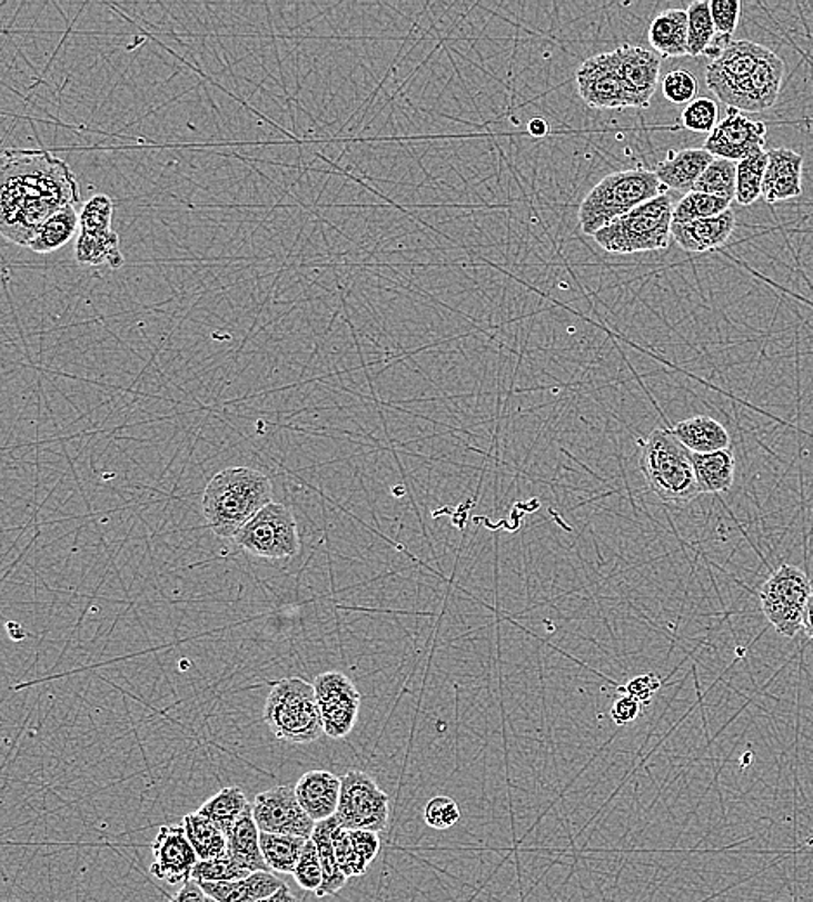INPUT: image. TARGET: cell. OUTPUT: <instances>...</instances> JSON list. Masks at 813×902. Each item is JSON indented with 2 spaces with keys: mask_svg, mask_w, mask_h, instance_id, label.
<instances>
[{
  "mask_svg": "<svg viewBox=\"0 0 813 902\" xmlns=\"http://www.w3.org/2000/svg\"><path fill=\"white\" fill-rule=\"evenodd\" d=\"M641 712L642 703L635 697L625 694V696H621L619 700L614 702L613 708H611V718H613L614 724L628 725L637 721Z\"/></svg>",
  "mask_w": 813,
  "mask_h": 902,
  "instance_id": "obj_47",
  "label": "cell"
},
{
  "mask_svg": "<svg viewBox=\"0 0 813 902\" xmlns=\"http://www.w3.org/2000/svg\"><path fill=\"white\" fill-rule=\"evenodd\" d=\"M309 839L278 833H260V851L272 873L294 875Z\"/></svg>",
  "mask_w": 813,
  "mask_h": 902,
  "instance_id": "obj_28",
  "label": "cell"
},
{
  "mask_svg": "<svg viewBox=\"0 0 813 902\" xmlns=\"http://www.w3.org/2000/svg\"><path fill=\"white\" fill-rule=\"evenodd\" d=\"M250 875L252 871L247 870L229 854L217 860L198 861L194 871L195 882H235Z\"/></svg>",
  "mask_w": 813,
  "mask_h": 902,
  "instance_id": "obj_38",
  "label": "cell"
},
{
  "mask_svg": "<svg viewBox=\"0 0 813 902\" xmlns=\"http://www.w3.org/2000/svg\"><path fill=\"white\" fill-rule=\"evenodd\" d=\"M694 191L723 198V200H735V191H737V162L725 160V158H715L712 166L704 170L700 181L696 182Z\"/></svg>",
  "mask_w": 813,
  "mask_h": 902,
  "instance_id": "obj_34",
  "label": "cell"
},
{
  "mask_svg": "<svg viewBox=\"0 0 813 902\" xmlns=\"http://www.w3.org/2000/svg\"><path fill=\"white\" fill-rule=\"evenodd\" d=\"M349 832L354 849L369 866V864L374 863L378 852H380V836H378V833L363 832V830H349Z\"/></svg>",
  "mask_w": 813,
  "mask_h": 902,
  "instance_id": "obj_46",
  "label": "cell"
},
{
  "mask_svg": "<svg viewBox=\"0 0 813 902\" xmlns=\"http://www.w3.org/2000/svg\"><path fill=\"white\" fill-rule=\"evenodd\" d=\"M673 209L672 197L661 195L617 217L616 221L595 232L594 240L605 252L623 256L664 250L672 238Z\"/></svg>",
  "mask_w": 813,
  "mask_h": 902,
  "instance_id": "obj_5",
  "label": "cell"
},
{
  "mask_svg": "<svg viewBox=\"0 0 813 902\" xmlns=\"http://www.w3.org/2000/svg\"><path fill=\"white\" fill-rule=\"evenodd\" d=\"M648 42L664 58L688 56V14L684 9H666L648 27Z\"/></svg>",
  "mask_w": 813,
  "mask_h": 902,
  "instance_id": "obj_24",
  "label": "cell"
},
{
  "mask_svg": "<svg viewBox=\"0 0 813 902\" xmlns=\"http://www.w3.org/2000/svg\"><path fill=\"white\" fill-rule=\"evenodd\" d=\"M111 219H113V200L105 194L95 195L80 210V232L102 235L113 231Z\"/></svg>",
  "mask_w": 813,
  "mask_h": 902,
  "instance_id": "obj_37",
  "label": "cell"
},
{
  "mask_svg": "<svg viewBox=\"0 0 813 902\" xmlns=\"http://www.w3.org/2000/svg\"><path fill=\"white\" fill-rule=\"evenodd\" d=\"M232 541L250 556L262 559H290L300 548L297 521L290 508L278 502L266 505Z\"/></svg>",
  "mask_w": 813,
  "mask_h": 902,
  "instance_id": "obj_8",
  "label": "cell"
},
{
  "mask_svg": "<svg viewBox=\"0 0 813 902\" xmlns=\"http://www.w3.org/2000/svg\"><path fill=\"white\" fill-rule=\"evenodd\" d=\"M169 902H207V894H205L200 883L191 880V882L182 885L181 891L177 892L173 898H170Z\"/></svg>",
  "mask_w": 813,
  "mask_h": 902,
  "instance_id": "obj_48",
  "label": "cell"
},
{
  "mask_svg": "<svg viewBox=\"0 0 813 902\" xmlns=\"http://www.w3.org/2000/svg\"><path fill=\"white\" fill-rule=\"evenodd\" d=\"M661 86H663L664 98L673 105H691L700 92L696 77L684 68L670 71Z\"/></svg>",
  "mask_w": 813,
  "mask_h": 902,
  "instance_id": "obj_40",
  "label": "cell"
},
{
  "mask_svg": "<svg viewBox=\"0 0 813 902\" xmlns=\"http://www.w3.org/2000/svg\"><path fill=\"white\" fill-rule=\"evenodd\" d=\"M803 632L806 637L813 641V594L810 595L809 604H806L805 616H803Z\"/></svg>",
  "mask_w": 813,
  "mask_h": 902,
  "instance_id": "obj_51",
  "label": "cell"
},
{
  "mask_svg": "<svg viewBox=\"0 0 813 902\" xmlns=\"http://www.w3.org/2000/svg\"><path fill=\"white\" fill-rule=\"evenodd\" d=\"M76 257L80 265L122 268L126 262L120 250V238L117 232H102V235H83L80 232L76 245Z\"/></svg>",
  "mask_w": 813,
  "mask_h": 902,
  "instance_id": "obj_31",
  "label": "cell"
},
{
  "mask_svg": "<svg viewBox=\"0 0 813 902\" xmlns=\"http://www.w3.org/2000/svg\"><path fill=\"white\" fill-rule=\"evenodd\" d=\"M335 855H337L338 866L344 871L347 879L365 875L368 864L359 858L354 849L350 832L346 827L337 826L334 832Z\"/></svg>",
  "mask_w": 813,
  "mask_h": 902,
  "instance_id": "obj_41",
  "label": "cell"
},
{
  "mask_svg": "<svg viewBox=\"0 0 813 902\" xmlns=\"http://www.w3.org/2000/svg\"><path fill=\"white\" fill-rule=\"evenodd\" d=\"M259 902H299V901H297V898H295V895L291 894L290 889H288L287 883H285V885L281 886V889H279V891L276 892V894L269 895L268 899H262V901Z\"/></svg>",
  "mask_w": 813,
  "mask_h": 902,
  "instance_id": "obj_50",
  "label": "cell"
},
{
  "mask_svg": "<svg viewBox=\"0 0 813 902\" xmlns=\"http://www.w3.org/2000/svg\"><path fill=\"white\" fill-rule=\"evenodd\" d=\"M527 132L535 136V138H543L548 132V123H546L545 119H539V117L531 119L529 123H527Z\"/></svg>",
  "mask_w": 813,
  "mask_h": 902,
  "instance_id": "obj_49",
  "label": "cell"
},
{
  "mask_svg": "<svg viewBox=\"0 0 813 902\" xmlns=\"http://www.w3.org/2000/svg\"><path fill=\"white\" fill-rule=\"evenodd\" d=\"M0 181V231L27 249L56 212L80 204L76 174L48 150H6Z\"/></svg>",
  "mask_w": 813,
  "mask_h": 902,
  "instance_id": "obj_1",
  "label": "cell"
},
{
  "mask_svg": "<svg viewBox=\"0 0 813 902\" xmlns=\"http://www.w3.org/2000/svg\"><path fill=\"white\" fill-rule=\"evenodd\" d=\"M272 502V483L252 467L220 470L205 488L201 507L219 538H235L248 521Z\"/></svg>",
  "mask_w": 813,
  "mask_h": 902,
  "instance_id": "obj_2",
  "label": "cell"
},
{
  "mask_svg": "<svg viewBox=\"0 0 813 902\" xmlns=\"http://www.w3.org/2000/svg\"><path fill=\"white\" fill-rule=\"evenodd\" d=\"M803 195V155L790 148L769 151V166L763 179L766 204L793 200Z\"/></svg>",
  "mask_w": 813,
  "mask_h": 902,
  "instance_id": "obj_18",
  "label": "cell"
},
{
  "mask_svg": "<svg viewBox=\"0 0 813 902\" xmlns=\"http://www.w3.org/2000/svg\"><path fill=\"white\" fill-rule=\"evenodd\" d=\"M254 820L260 833H278L310 839L316 821L304 811L295 789L276 786L259 793L252 804Z\"/></svg>",
  "mask_w": 813,
  "mask_h": 902,
  "instance_id": "obj_13",
  "label": "cell"
},
{
  "mask_svg": "<svg viewBox=\"0 0 813 902\" xmlns=\"http://www.w3.org/2000/svg\"><path fill=\"white\" fill-rule=\"evenodd\" d=\"M248 800L241 789L238 786H228V789L220 790L212 799L204 802L198 814L209 817L214 824L222 830L228 835L231 827L235 826L236 821L240 820L241 814L247 811Z\"/></svg>",
  "mask_w": 813,
  "mask_h": 902,
  "instance_id": "obj_32",
  "label": "cell"
},
{
  "mask_svg": "<svg viewBox=\"0 0 813 902\" xmlns=\"http://www.w3.org/2000/svg\"><path fill=\"white\" fill-rule=\"evenodd\" d=\"M718 103L712 98H696L685 107L682 122L685 129L700 135H712L718 126Z\"/></svg>",
  "mask_w": 813,
  "mask_h": 902,
  "instance_id": "obj_39",
  "label": "cell"
},
{
  "mask_svg": "<svg viewBox=\"0 0 813 902\" xmlns=\"http://www.w3.org/2000/svg\"><path fill=\"white\" fill-rule=\"evenodd\" d=\"M425 823L434 830H449L462 820V812L458 804L452 796H434L428 800L424 811Z\"/></svg>",
  "mask_w": 813,
  "mask_h": 902,
  "instance_id": "obj_43",
  "label": "cell"
},
{
  "mask_svg": "<svg viewBox=\"0 0 813 902\" xmlns=\"http://www.w3.org/2000/svg\"><path fill=\"white\" fill-rule=\"evenodd\" d=\"M207 902H219V901H216V899L209 898V895H207Z\"/></svg>",
  "mask_w": 813,
  "mask_h": 902,
  "instance_id": "obj_52",
  "label": "cell"
},
{
  "mask_svg": "<svg viewBox=\"0 0 813 902\" xmlns=\"http://www.w3.org/2000/svg\"><path fill=\"white\" fill-rule=\"evenodd\" d=\"M340 789L343 780L328 771H309L295 784L300 805L316 823L337 814Z\"/></svg>",
  "mask_w": 813,
  "mask_h": 902,
  "instance_id": "obj_20",
  "label": "cell"
},
{
  "mask_svg": "<svg viewBox=\"0 0 813 902\" xmlns=\"http://www.w3.org/2000/svg\"><path fill=\"white\" fill-rule=\"evenodd\" d=\"M668 188L657 179L654 170H619L605 176L582 201L578 210L579 228L594 237L605 226L637 209L645 201L666 195Z\"/></svg>",
  "mask_w": 813,
  "mask_h": 902,
  "instance_id": "obj_3",
  "label": "cell"
},
{
  "mask_svg": "<svg viewBox=\"0 0 813 902\" xmlns=\"http://www.w3.org/2000/svg\"><path fill=\"white\" fill-rule=\"evenodd\" d=\"M295 882L299 883L300 889L307 892H318L323 885V866L319 861L318 849L313 839L307 840L306 849H304L303 858L294 871Z\"/></svg>",
  "mask_w": 813,
  "mask_h": 902,
  "instance_id": "obj_42",
  "label": "cell"
},
{
  "mask_svg": "<svg viewBox=\"0 0 813 902\" xmlns=\"http://www.w3.org/2000/svg\"><path fill=\"white\" fill-rule=\"evenodd\" d=\"M701 493H725L734 486L735 455L732 448L713 454H691Z\"/></svg>",
  "mask_w": 813,
  "mask_h": 902,
  "instance_id": "obj_26",
  "label": "cell"
},
{
  "mask_svg": "<svg viewBox=\"0 0 813 902\" xmlns=\"http://www.w3.org/2000/svg\"><path fill=\"white\" fill-rule=\"evenodd\" d=\"M340 826L337 816L330 817L327 821H319L316 823L315 832H313V842L316 843L318 849L319 861L323 866V885L316 895L318 898H327V895L337 894L343 891L346 885L347 876L344 871L338 866L337 855H335L334 848V832L335 827Z\"/></svg>",
  "mask_w": 813,
  "mask_h": 902,
  "instance_id": "obj_27",
  "label": "cell"
},
{
  "mask_svg": "<svg viewBox=\"0 0 813 902\" xmlns=\"http://www.w3.org/2000/svg\"><path fill=\"white\" fill-rule=\"evenodd\" d=\"M766 132L769 127L765 122L751 120L743 111L728 108L727 117L707 136L704 150L715 158L743 162L765 151Z\"/></svg>",
  "mask_w": 813,
  "mask_h": 902,
  "instance_id": "obj_14",
  "label": "cell"
},
{
  "mask_svg": "<svg viewBox=\"0 0 813 902\" xmlns=\"http://www.w3.org/2000/svg\"><path fill=\"white\" fill-rule=\"evenodd\" d=\"M182 826L197 852L198 860H217V858L228 854V836L209 817L194 812V814L185 816Z\"/></svg>",
  "mask_w": 813,
  "mask_h": 902,
  "instance_id": "obj_30",
  "label": "cell"
},
{
  "mask_svg": "<svg viewBox=\"0 0 813 902\" xmlns=\"http://www.w3.org/2000/svg\"><path fill=\"white\" fill-rule=\"evenodd\" d=\"M155 861L150 871L155 879L170 885H186L194 880L198 855L182 824H163L151 843Z\"/></svg>",
  "mask_w": 813,
  "mask_h": 902,
  "instance_id": "obj_15",
  "label": "cell"
},
{
  "mask_svg": "<svg viewBox=\"0 0 813 902\" xmlns=\"http://www.w3.org/2000/svg\"><path fill=\"white\" fill-rule=\"evenodd\" d=\"M79 229L80 214L77 212V207H65L39 229L36 238L28 245V249L36 254L56 252V250L63 249L65 245L76 237Z\"/></svg>",
  "mask_w": 813,
  "mask_h": 902,
  "instance_id": "obj_29",
  "label": "cell"
},
{
  "mask_svg": "<svg viewBox=\"0 0 813 902\" xmlns=\"http://www.w3.org/2000/svg\"><path fill=\"white\" fill-rule=\"evenodd\" d=\"M688 14V56L706 54L707 48L712 46L716 37L715 23H713L712 8L706 0H696L687 9Z\"/></svg>",
  "mask_w": 813,
  "mask_h": 902,
  "instance_id": "obj_35",
  "label": "cell"
},
{
  "mask_svg": "<svg viewBox=\"0 0 813 902\" xmlns=\"http://www.w3.org/2000/svg\"><path fill=\"white\" fill-rule=\"evenodd\" d=\"M619 76L625 86L629 108L645 110L653 101L660 83L661 56L641 46H621L616 49Z\"/></svg>",
  "mask_w": 813,
  "mask_h": 902,
  "instance_id": "obj_16",
  "label": "cell"
},
{
  "mask_svg": "<svg viewBox=\"0 0 813 902\" xmlns=\"http://www.w3.org/2000/svg\"><path fill=\"white\" fill-rule=\"evenodd\" d=\"M226 836H228V854L238 863L244 864L252 873L271 871L260 851V830L254 820L252 805H248L247 811Z\"/></svg>",
  "mask_w": 813,
  "mask_h": 902,
  "instance_id": "obj_25",
  "label": "cell"
},
{
  "mask_svg": "<svg viewBox=\"0 0 813 902\" xmlns=\"http://www.w3.org/2000/svg\"><path fill=\"white\" fill-rule=\"evenodd\" d=\"M712 153H707L704 148H685V150L670 151L668 157L663 162L657 163V179L668 189H675L680 194H691L696 188L704 170L712 166Z\"/></svg>",
  "mask_w": 813,
  "mask_h": 902,
  "instance_id": "obj_21",
  "label": "cell"
},
{
  "mask_svg": "<svg viewBox=\"0 0 813 902\" xmlns=\"http://www.w3.org/2000/svg\"><path fill=\"white\" fill-rule=\"evenodd\" d=\"M205 894L219 902H259L285 885L272 871H256L235 882H198Z\"/></svg>",
  "mask_w": 813,
  "mask_h": 902,
  "instance_id": "obj_22",
  "label": "cell"
},
{
  "mask_svg": "<svg viewBox=\"0 0 813 902\" xmlns=\"http://www.w3.org/2000/svg\"><path fill=\"white\" fill-rule=\"evenodd\" d=\"M578 92L595 110H628L625 86L619 76L616 51L601 52L583 61L576 71Z\"/></svg>",
  "mask_w": 813,
  "mask_h": 902,
  "instance_id": "obj_12",
  "label": "cell"
},
{
  "mask_svg": "<svg viewBox=\"0 0 813 902\" xmlns=\"http://www.w3.org/2000/svg\"><path fill=\"white\" fill-rule=\"evenodd\" d=\"M812 594V582L802 567L781 564L760 588V606L779 635L794 638L803 631V616Z\"/></svg>",
  "mask_w": 813,
  "mask_h": 902,
  "instance_id": "obj_7",
  "label": "cell"
},
{
  "mask_svg": "<svg viewBox=\"0 0 813 902\" xmlns=\"http://www.w3.org/2000/svg\"><path fill=\"white\" fill-rule=\"evenodd\" d=\"M670 433L678 439L691 454H713L720 449H728L732 445L731 434L715 418L706 415L685 418L676 426L670 427Z\"/></svg>",
  "mask_w": 813,
  "mask_h": 902,
  "instance_id": "obj_23",
  "label": "cell"
},
{
  "mask_svg": "<svg viewBox=\"0 0 813 902\" xmlns=\"http://www.w3.org/2000/svg\"><path fill=\"white\" fill-rule=\"evenodd\" d=\"M337 816L346 830L380 833L389 824V795L363 771L344 774Z\"/></svg>",
  "mask_w": 813,
  "mask_h": 902,
  "instance_id": "obj_9",
  "label": "cell"
},
{
  "mask_svg": "<svg viewBox=\"0 0 813 902\" xmlns=\"http://www.w3.org/2000/svg\"><path fill=\"white\" fill-rule=\"evenodd\" d=\"M769 52L771 49L763 48L753 40H732L727 49L707 65V89L731 108L738 89Z\"/></svg>",
  "mask_w": 813,
  "mask_h": 902,
  "instance_id": "obj_11",
  "label": "cell"
},
{
  "mask_svg": "<svg viewBox=\"0 0 813 902\" xmlns=\"http://www.w3.org/2000/svg\"><path fill=\"white\" fill-rule=\"evenodd\" d=\"M661 678L656 674H644L628 681L626 686L619 687L623 693L635 697L641 703L651 702V697L660 691Z\"/></svg>",
  "mask_w": 813,
  "mask_h": 902,
  "instance_id": "obj_45",
  "label": "cell"
},
{
  "mask_svg": "<svg viewBox=\"0 0 813 902\" xmlns=\"http://www.w3.org/2000/svg\"><path fill=\"white\" fill-rule=\"evenodd\" d=\"M784 71H786L784 61L775 52H769L751 73L750 79L738 89L731 108L747 113H760L774 107L781 92Z\"/></svg>",
  "mask_w": 813,
  "mask_h": 902,
  "instance_id": "obj_17",
  "label": "cell"
},
{
  "mask_svg": "<svg viewBox=\"0 0 813 902\" xmlns=\"http://www.w3.org/2000/svg\"><path fill=\"white\" fill-rule=\"evenodd\" d=\"M710 8H712L716 36L732 39L737 30L738 20H741V9H743L741 2L738 0H712Z\"/></svg>",
  "mask_w": 813,
  "mask_h": 902,
  "instance_id": "obj_44",
  "label": "cell"
},
{
  "mask_svg": "<svg viewBox=\"0 0 813 902\" xmlns=\"http://www.w3.org/2000/svg\"><path fill=\"white\" fill-rule=\"evenodd\" d=\"M318 700L323 733L331 740H344L358 722L361 694L347 675L325 672L313 682Z\"/></svg>",
  "mask_w": 813,
  "mask_h": 902,
  "instance_id": "obj_10",
  "label": "cell"
},
{
  "mask_svg": "<svg viewBox=\"0 0 813 902\" xmlns=\"http://www.w3.org/2000/svg\"><path fill=\"white\" fill-rule=\"evenodd\" d=\"M732 201L712 195L691 191L676 204L673 209V225H687V222L710 219L731 209Z\"/></svg>",
  "mask_w": 813,
  "mask_h": 902,
  "instance_id": "obj_36",
  "label": "cell"
},
{
  "mask_svg": "<svg viewBox=\"0 0 813 902\" xmlns=\"http://www.w3.org/2000/svg\"><path fill=\"white\" fill-rule=\"evenodd\" d=\"M264 722L276 740L291 745H307L325 734L315 686L299 677L272 684L264 706Z\"/></svg>",
  "mask_w": 813,
  "mask_h": 902,
  "instance_id": "obj_6",
  "label": "cell"
},
{
  "mask_svg": "<svg viewBox=\"0 0 813 902\" xmlns=\"http://www.w3.org/2000/svg\"><path fill=\"white\" fill-rule=\"evenodd\" d=\"M638 464L648 489L664 504L684 507L703 495L691 452L670 429H654L644 443L641 442Z\"/></svg>",
  "mask_w": 813,
  "mask_h": 902,
  "instance_id": "obj_4",
  "label": "cell"
},
{
  "mask_svg": "<svg viewBox=\"0 0 813 902\" xmlns=\"http://www.w3.org/2000/svg\"><path fill=\"white\" fill-rule=\"evenodd\" d=\"M735 226H737V219H735L734 210L728 209L727 212L710 217V219H700V221L687 222V225H673L672 238L680 249L687 250V252H712L731 240Z\"/></svg>",
  "mask_w": 813,
  "mask_h": 902,
  "instance_id": "obj_19",
  "label": "cell"
},
{
  "mask_svg": "<svg viewBox=\"0 0 813 902\" xmlns=\"http://www.w3.org/2000/svg\"><path fill=\"white\" fill-rule=\"evenodd\" d=\"M769 166V151L753 155L737 163V191L735 200L738 206L750 207L763 197V179Z\"/></svg>",
  "mask_w": 813,
  "mask_h": 902,
  "instance_id": "obj_33",
  "label": "cell"
}]
</instances>
